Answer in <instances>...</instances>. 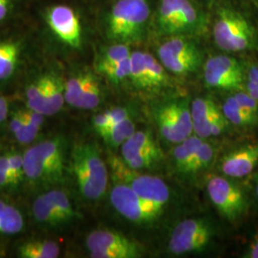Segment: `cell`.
Wrapping results in <instances>:
<instances>
[{
  "instance_id": "6da1fadb",
  "label": "cell",
  "mask_w": 258,
  "mask_h": 258,
  "mask_svg": "<svg viewBox=\"0 0 258 258\" xmlns=\"http://www.w3.org/2000/svg\"><path fill=\"white\" fill-rule=\"evenodd\" d=\"M24 155L25 180L36 186L62 182L66 168V145L61 136L46 139L28 148Z\"/></svg>"
},
{
  "instance_id": "7a4b0ae2",
  "label": "cell",
  "mask_w": 258,
  "mask_h": 258,
  "mask_svg": "<svg viewBox=\"0 0 258 258\" xmlns=\"http://www.w3.org/2000/svg\"><path fill=\"white\" fill-rule=\"evenodd\" d=\"M71 166L79 191L90 202L101 200L108 186V169L98 148L90 143L75 146Z\"/></svg>"
},
{
  "instance_id": "3957f363",
  "label": "cell",
  "mask_w": 258,
  "mask_h": 258,
  "mask_svg": "<svg viewBox=\"0 0 258 258\" xmlns=\"http://www.w3.org/2000/svg\"><path fill=\"white\" fill-rule=\"evenodd\" d=\"M150 19L149 0H117L107 14L105 31L114 43L142 40Z\"/></svg>"
},
{
  "instance_id": "277c9868",
  "label": "cell",
  "mask_w": 258,
  "mask_h": 258,
  "mask_svg": "<svg viewBox=\"0 0 258 258\" xmlns=\"http://www.w3.org/2000/svg\"><path fill=\"white\" fill-rule=\"evenodd\" d=\"M216 45L226 52H242L255 45L254 30L238 12L230 8L218 11L212 28Z\"/></svg>"
},
{
  "instance_id": "5b68a950",
  "label": "cell",
  "mask_w": 258,
  "mask_h": 258,
  "mask_svg": "<svg viewBox=\"0 0 258 258\" xmlns=\"http://www.w3.org/2000/svg\"><path fill=\"white\" fill-rule=\"evenodd\" d=\"M109 165L113 176L117 181L129 185L146 203L161 212L163 211L169 200L170 192L167 184L161 178L139 173L138 170L125 166L122 160L118 157H111Z\"/></svg>"
},
{
  "instance_id": "8992f818",
  "label": "cell",
  "mask_w": 258,
  "mask_h": 258,
  "mask_svg": "<svg viewBox=\"0 0 258 258\" xmlns=\"http://www.w3.org/2000/svg\"><path fill=\"white\" fill-rule=\"evenodd\" d=\"M157 53L166 70L179 76L194 73L203 61L199 48L184 36L169 37L159 46Z\"/></svg>"
},
{
  "instance_id": "52a82bcc",
  "label": "cell",
  "mask_w": 258,
  "mask_h": 258,
  "mask_svg": "<svg viewBox=\"0 0 258 258\" xmlns=\"http://www.w3.org/2000/svg\"><path fill=\"white\" fill-rule=\"evenodd\" d=\"M86 247L93 258H138L141 248L120 232L96 230L86 237Z\"/></svg>"
},
{
  "instance_id": "ba28073f",
  "label": "cell",
  "mask_w": 258,
  "mask_h": 258,
  "mask_svg": "<svg viewBox=\"0 0 258 258\" xmlns=\"http://www.w3.org/2000/svg\"><path fill=\"white\" fill-rule=\"evenodd\" d=\"M212 235V227L205 219H185L173 229L168 249L176 255L199 251L209 244Z\"/></svg>"
},
{
  "instance_id": "9c48e42d",
  "label": "cell",
  "mask_w": 258,
  "mask_h": 258,
  "mask_svg": "<svg viewBox=\"0 0 258 258\" xmlns=\"http://www.w3.org/2000/svg\"><path fill=\"white\" fill-rule=\"evenodd\" d=\"M156 122L160 133L169 143L179 144L194 133L190 107L184 101L161 106L157 111Z\"/></svg>"
},
{
  "instance_id": "30bf717a",
  "label": "cell",
  "mask_w": 258,
  "mask_h": 258,
  "mask_svg": "<svg viewBox=\"0 0 258 258\" xmlns=\"http://www.w3.org/2000/svg\"><path fill=\"white\" fill-rule=\"evenodd\" d=\"M207 190L218 212L230 221L236 220L247 209L242 190L222 176H212L207 184Z\"/></svg>"
},
{
  "instance_id": "8fae6325",
  "label": "cell",
  "mask_w": 258,
  "mask_h": 258,
  "mask_svg": "<svg viewBox=\"0 0 258 258\" xmlns=\"http://www.w3.org/2000/svg\"><path fill=\"white\" fill-rule=\"evenodd\" d=\"M110 202L116 212L134 223L152 221L162 213L142 200L129 185L117 180L111 188Z\"/></svg>"
},
{
  "instance_id": "7c38bea8",
  "label": "cell",
  "mask_w": 258,
  "mask_h": 258,
  "mask_svg": "<svg viewBox=\"0 0 258 258\" xmlns=\"http://www.w3.org/2000/svg\"><path fill=\"white\" fill-rule=\"evenodd\" d=\"M47 26L61 43L78 49L83 43V27L78 14L67 5L50 6L45 13Z\"/></svg>"
},
{
  "instance_id": "4fadbf2b",
  "label": "cell",
  "mask_w": 258,
  "mask_h": 258,
  "mask_svg": "<svg viewBox=\"0 0 258 258\" xmlns=\"http://www.w3.org/2000/svg\"><path fill=\"white\" fill-rule=\"evenodd\" d=\"M204 81L210 88L237 90L244 83L243 68L234 57L214 55L204 64Z\"/></svg>"
},
{
  "instance_id": "5bb4252c",
  "label": "cell",
  "mask_w": 258,
  "mask_h": 258,
  "mask_svg": "<svg viewBox=\"0 0 258 258\" xmlns=\"http://www.w3.org/2000/svg\"><path fill=\"white\" fill-rule=\"evenodd\" d=\"M258 164V144L235 149L223 158L220 169L224 175L243 178L250 174Z\"/></svg>"
},
{
  "instance_id": "9a60e30c",
  "label": "cell",
  "mask_w": 258,
  "mask_h": 258,
  "mask_svg": "<svg viewBox=\"0 0 258 258\" xmlns=\"http://www.w3.org/2000/svg\"><path fill=\"white\" fill-rule=\"evenodd\" d=\"M180 5L181 0H160L154 21L159 35L165 37L177 36Z\"/></svg>"
},
{
  "instance_id": "2e32d148",
  "label": "cell",
  "mask_w": 258,
  "mask_h": 258,
  "mask_svg": "<svg viewBox=\"0 0 258 258\" xmlns=\"http://www.w3.org/2000/svg\"><path fill=\"white\" fill-rule=\"evenodd\" d=\"M65 81L55 73L46 74V89L41 113L53 116L61 110L65 103Z\"/></svg>"
},
{
  "instance_id": "e0dca14e",
  "label": "cell",
  "mask_w": 258,
  "mask_h": 258,
  "mask_svg": "<svg viewBox=\"0 0 258 258\" xmlns=\"http://www.w3.org/2000/svg\"><path fill=\"white\" fill-rule=\"evenodd\" d=\"M33 217L37 224L45 229H56L66 224L64 219L52 203L46 192L38 195L32 206Z\"/></svg>"
},
{
  "instance_id": "ac0fdd59",
  "label": "cell",
  "mask_w": 258,
  "mask_h": 258,
  "mask_svg": "<svg viewBox=\"0 0 258 258\" xmlns=\"http://www.w3.org/2000/svg\"><path fill=\"white\" fill-rule=\"evenodd\" d=\"M22 54L21 43L15 39L0 41V81L9 80L19 68Z\"/></svg>"
},
{
  "instance_id": "d6986e66",
  "label": "cell",
  "mask_w": 258,
  "mask_h": 258,
  "mask_svg": "<svg viewBox=\"0 0 258 258\" xmlns=\"http://www.w3.org/2000/svg\"><path fill=\"white\" fill-rule=\"evenodd\" d=\"M25 221L19 208L0 198V235H15L24 230Z\"/></svg>"
},
{
  "instance_id": "ffe728a7",
  "label": "cell",
  "mask_w": 258,
  "mask_h": 258,
  "mask_svg": "<svg viewBox=\"0 0 258 258\" xmlns=\"http://www.w3.org/2000/svg\"><path fill=\"white\" fill-rule=\"evenodd\" d=\"M18 253L22 258H56L60 254V249L55 241L29 240L19 246Z\"/></svg>"
},
{
  "instance_id": "44dd1931",
  "label": "cell",
  "mask_w": 258,
  "mask_h": 258,
  "mask_svg": "<svg viewBox=\"0 0 258 258\" xmlns=\"http://www.w3.org/2000/svg\"><path fill=\"white\" fill-rule=\"evenodd\" d=\"M203 142V139L196 135H190L183 142L177 144L175 148H173L172 150L173 162L176 168L180 172H183V173L187 172V168L192 161V158Z\"/></svg>"
},
{
  "instance_id": "7402d4cb",
  "label": "cell",
  "mask_w": 258,
  "mask_h": 258,
  "mask_svg": "<svg viewBox=\"0 0 258 258\" xmlns=\"http://www.w3.org/2000/svg\"><path fill=\"white\" fill-rule=\"evenodd\" d=\"M135 131V123L129 117L120 122L112 124L110 127L100 134V136L104 140L107 146L117 148H120V146L126 142Z\"/></svg>"
},
{
  "instance_id": "603a6c76",
  "label": "cell",
  "mask_w": 258,
  "mask_h": 258,
  "mask_svg": "<svg viewBox=\"0 0 258 258\" xmlns=\"http://www.w3.org/2000/svg\"><path fill=\"white\" fill-rule=\"evenodd\" d=\"M223 114L229 122L233 125L240 127H247L254 124L258 119L250 116L244 110L239 103L236 101L235 97L232 95L227 98L223 104Z\"/></svg>"
},
{
  "instance_id": "cb8c5ba5",
  "label": "cell",
  "mask_w": 258,
  "mask_h": 258,
  "mask_svg": "<svg viewBox=\"0 0 258 258\" xmlns=\"http://www.w3.org/2000/svg\"><path fill=\"white\" fill-rule=\"evenodd\" d=\"M160 150L151 133L147 130L135 131L132 136L120 146V154H128L137 151Z\"/></svg>"
},
{
  "instance_id": "d4e9b609",
  "label": "cell",
  "mask_w": 258,
  "mask_h": 258,
  "mask_svg": "<svg viewBox=\"0 0 258 258\" xmlns=\"http://www.w3.org/2000/svg\"><path fill=\"white\" fill-rule=\"evenodd\" d=\"M102 88L98 79L92 75L82 96L78 100L74 107L83 110H92L97 108L102 102Z\"/></svg>"
},
{
  "instance_id": "484cf974",
  "label": "cell",
  "mask_w": 258,
  "mask_h": 258,
  "mask_svg": "<svg viewBox=\"0 0 258 258\" xmlns=\"http://www.w3.org/2000/svg\"><path fill=\"white\" fill-rule=\"evenodd\" d=\"M91 72H80L65 81V102L74 107L92 77Z\"/></svg>"
},
{
  "instance_id": "4316f807",
  "label": "cell",
  "mask_w": 258,
  "mask_h": 258,
  "mask_svg": "<svg viewBox=\"0 0 258 258\" xmlns=\"http://www.w3.org/2000/svg\"><path fill=\"white\" fill-rule=\"evenodd\" d=\"M46 89V74L37 77L26 87L25 100L27 108L41 113ZM42 114V113H41Z\"/></svg>"
},
{
  "instance_id": "83f0119b",
  "label": "cell",
  "mask_w": 258,
  "mask_h": 258,
  "mask_svg": "<svg viewBox=\"0 0 258 258\" xmlns=\"http://www.w3.org/2000/svg\"><path fill=\"white\" fill-rule=\"evenodd\" d=\"M129 81L139 89H149L148 73L144 59V52L134 51L131 53Z\"/></svg>"
},
{
  "instance_id": "f1b7e54d",
  "label": "cell",
  "mask_w": 258,
  "mask_h": 258,
  "mask_svg": "<svg viewBox=\"0 0 258 258\" xmlns=\"http://www.w3.org/2000/svg\"><path fill=\"white\" fill-rule=\"evenodd\" d=\"M144 59L148 73L149 89H155L166 85L168 82V76L165 66L149 53L144 52Z\"/></svg>"
},
{
  "instance_id": "f546056e",
  "label": "cell",
  "mask_w": 258,
  "mask_h": 258,
  "mask_svg": "<svg viewBox=\"0 0 258 258\" xmlns=\"http://www.w3.org/2000/svg\"><path fill=\"white\" fill-rule=\"evenodd\" d=\"M47 196L52 203L55 205L56 210L59 212L65 223L68 224L79 217V213L76 212L74 206L71 202L68 194L62 189L52 188L46 191Z\"/></svg>"
},
{
  "instance_id": "4dcf8cb0",
  "label": "cell",
  "mask_w": 258,
  "mask_h": 258,
  "mask_svg": "<svg viewBox=\"0 0 258 258\" xmlns=\"http://www.w3.org/2000/svg\"><path fill=\"white\" fill-rule=\"evenodd\" d=\"M131 53L132 52L130 51V48L127 44L114 43L113 45L103 50L97 62V70L101 71L106 67L117 64L120 61L128 58Z\"/></svg>"
},
{
  "instance_id": "1f68e13d",
  "label": "cell",
  "mask_w": 258,
  "mask_h": 258,
  "mask_svg": "<svg viewBox=\"0 0 258 258\" xmlns=\"http://www.w3.org/2000/svg\"><path fill=\"white\" fill-rule=\"evenodd\" d=\"M163 153L161 150L156 151H137L121 155V160L124 165L134 170H141L148 168L162 157Z\"/></svg>"
},
{
  "instance_id": "d6a6232c",
  "label": "cell",
  "mask_w": 258,
  "mask_h": 258,
  "mask_svg": "<svg viewBox=\"0 0 258 258\" xmlns=\"http://www.w3.org/2000/svg\"><path fill=\"white\" fill-rule=\"evenodd\" d=\"M219 109L209 98H197L190 106V114L192 119V126L202 124L211 120Z\"/></svg>"
},
{
  "instance_id": "836d02e7",
  "label": "cell",
  "mask_w": 258,
  "mask_h": 258,
  "mask_svg": "<svg viewBox=\"0 0 258 258\" xmlns=\"http://www.w3.org/2000/svg\"><path fill=\"white\" fill-rule=\"evenodd\" d=\"M214 155H215L214 147L209 143L203 142L192 158V161L187 168L186 174L196 173L206 169L212 164Z\"/></svg>"
},
{
  "instance_id": "e575fe53",
  "label": "cell",
  "mask_w": 258,
  "mask_h": 258,
  "mask_svg": "<svg viewBox=\"0 0 258 258\" xmlns=\"http://www.w3.org/2000/svg\"><path fill=\"white\" fill-rule=\"evenodd\" d=\"M99 72L105 76L113 83L119 84L123 83L130 78V56L119 63L106 67Z\"/></svg>"
},
{
  "instance_id": "d590c367",
  "label": "cell",
  "mask_w": 258,
  "mask_h": 258,
  "mask_svg": "<svg viewBox=\"0 0 258 258\" xmlns=\"http://www.w3.org/2000/svg\"><path fill=\"white\" fill-rule=\"evenodd\" d=\"M10 168L12 172L14 186L22 182L25 179L24 170V155L19 151H12L8 153Z\"/></svg>"
},
{
  "instance_id": "8d00e7d4",
  "label": "cell",
  "mask_w": 258,
  "mask_h": 258,
  "mask_svg": "<svg viewBox=\"0 0 258 258\" xmlns=\"http://www.w3.org/2000/svg\"><path fill=\"white\" fill-rule=\"evenodd\" d=\"M240 106L250 116L258 119V102L246 91H237L233 95Z\"/></svg>"
},
{
  "instance_id": "74e56055",
  "label": "cell",
  "mask_w": 258,
  "mask_h": 258,
  "mask_svg": "<svg viewBox=\"0 0 258 258\" xmlns=\"http://www.w3.org/2000/svg\"><path fill=\"white\" fill-rule=\"evenodd\" d=\"M13 184L12 172L10 168L8 153L0 155V188L6 189Z\"/></svg>"
},
{
  "instance_id": "f35d334b",
  "label": "cell",
  "mask_w": 258,
  "mask_h": 258,
  "mask_svg": "<svg viewBox=\"0 0 258 258\" xmlns=\"http://www.w3.org/2000/svg\"><path fill=\"white\" fill-rule=\"evenodd\" d=\"M93 126L95 130L100 134L111 126L110 115L109 111L106 110L97 114L93 119Z\"/></svg>"
},
{
  "instance_id": "ab89813d",
  "label": "cell",
  "mask_w": 258,
  "mask_h": 258,
  "mask_svg": "<svg viewBox=\"0 0 258 258\" xmlns=\"http://www.w3.org/2000/svg\"><path fill=\"white\" fill-rule=\"evenodd\" d=\"M110 115L111 125L130 117V112L126 107H114L108 109Z\"/></svg>"
},
{
  "instance_id": "60d3db41",
  "label": "cell",
  "mask_w": 258,
  "mask_h": 258,
  "mask_svg": "<svg viewBox=\"0 0 258 258\" xmlns=\"http://www.w3.org/2000/svg\"><path fill=\"white\" fill-rule=\"evenodd\" d=\"M15 8V0H0V23L8 19Z\"/></svg>"
},
{
  "instance_id": "b9f144b4",
  "label": "cell",
  "mask_w": 258,
  "mask_h": 258,
  "mask_svg": "<svg viewBox=\"0 0 258 258\" xmlns=\"http://www.w3.org/2000/svg\"><path fill=\"white\" fill-rule=\"evenodd\" d=\"M9 117V102L4 96L0 99V124Z\"/></svg>"
},
{
  "instance_id": "7bdbcfd3",
  "label": "cell",
  "mask_w": 258,
  "mask_h": 258,
  "mask_svg": "<svg viewBox=\"0 0 258 258\" xmlns=\"http://www.w3.org/2000/svg\"><path fill=\"white\" fill-rule=\"evenodd\" d=\"M245 91L258 102V83L248 80L245 84Z\"/></svg>"
},
{
  "instance_id": "ee69618b",
  "label": "cell",
  "mask_w": 258,
  "mask_h": 258,
  "mask_svg": "<svg viewBox=\"0 0 258 258\" xmlns=\"http://www.w3.org/2000/svg\"><path fill=\"white\" fill-rule=\"evenodd\" d=\"M247 257L258 258V233L256 234V236L254 237L253 242L251 243L250 247H249Z\"/></svg>"
},
{
  "instance_id": "f6af8a7d",
  "label": "cell",
  "mask_w": 258,
  "mask_h": 258,
  "mask_svg": "<svg viewBox=\"0 0 258 258\" xmlns=\"http://www.w3.org/2000/svg\"><path fill=\"white\" fill-rule=\"evenodd\" d=\"M248 80L258 83V65H251L248 71Z\"/></svg>"
},
{
  "instance_id": "bcb514c9",
  "label": "cell",
  "mask_w": 258,
  "mask_h": 258,
  "mask_svg": "<svg viewBox=\"0 0 258 258\" xmlns=\"http://www.w3.org/2000/svg\"><path fill=\"white\" fill-rule=\"evenodd\" d=\"M255 194L258 198V173L256 177H255Z\"/></svg>"
},
{
  "instance_id": "7dc6e473",
  "label": "cell",
  "mask_w": 258,
  "mask_h": 258,
  "mask_svg": "<svg viewBox=\"0 0 258 258\" xmlns=\"http://www.w3.org/2000/svg\"><path fill=\"white\" fill-rule=\"evenodd\" d=\"M2 97H3V96H2V95H1V94H0V99H1V98H2Z\"/></svg>"
}]
</instances>
